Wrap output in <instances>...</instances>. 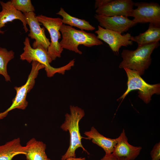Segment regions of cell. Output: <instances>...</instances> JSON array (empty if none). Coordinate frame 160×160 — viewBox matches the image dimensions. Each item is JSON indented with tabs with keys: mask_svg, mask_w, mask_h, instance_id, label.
<instances>
[{
	"mask_svg": "<svg viewBox=\"0 0 160 160\" xmlns=\"http://www.w3.org/2000/svg\"><path fill=\"white\" fill-rule=\"evenodd\" d=\"M70 113L65 114V121L60 126L63 131H68L70 136L69 147L62 156L61 160H65L71 157L76 158L75 151L79 148H81L83 151L89 154L82 145L81 140L84 137L81 136L79 131V123L84 116V111L81 108L74 105H70Z\"/></svg>",
	"mask_w": 160,
	"mask_h": 160,
	"instance_id": "6da1fadb",
	"label": "cell"
},
{
	"mask_svg": "<svg viewBox=\"0 0 160 160\" xmlns=\"http://www.w3.org/2000/svg\"><path fill=\"white\" fill-rule=\"evenodd\" d=\"M159 45L158 42L138 46L135 50H123L121 53L123 60L119 68L135 70L140 76L143 75L151 63V54Z\"/></svg>",
	"mask_w": 160,
	"mask_h": 160,
	"instance_id": "7a4b0ae2",
	"label": "cell"
},
{
	"mask_svg": "<svg viewBox=\"0 0 160 160\" xmlns=\"http://www.w3.org/2000/svg\"><path fill=\"white\" fill-rule=\"evenodd\" d=\"M60 31L62 34V39L59 44L62 47L79 54H82L78 49L79 45L90 47L103 44L94 33L78 30L68 25L63 24Z\"/></svg>",
	"mask_w": 160,
	"mask_h": 160,
	"instance_id": "3957f363",
	"label": "cell"
},
{
	"mask_svg": "<svg viewBox=\"0 0 160 160\" xmlns=\"http://www.w3.org/2000/svg\"><path fill=\"white\" fill-rule=\"evenodd\" d=\"M23 43L24 51L20 55V59L26 60L29 63L33 61H36L43 65L48 77L53 76L57 73L64 74L66 71L70 70L74 65V61L71 60L64 66L58 68L53 67L50 64L52 60L49 56L47 50L41 46L33 48L30 44L28 37L25 38Z\"/></svg>",
	"mask_w": 160,
	"mask_h": 160,
	"instance_id": "277c9868",
	"label": "cell"
},
{
	"mask_svg": "<svg viewBox=\"0 0 160 160\" xmlns=\"http://www.w3.org/2000/svg\"><path fill=\"white\" fill-rule=\"evenodd\" d=\"M124 69L127 76V88L125 92L118 100L122 99L123 100L131 91L138 90L139 97L145 103L148 104L151 100V97L153 94H160V84H148L141 77L137 71L127 68Z\"/></svg>",
	"mask_w": 160,
	"mask_h": 160,
	"instance_id": "5b68a950",
	"label": "cell"
},
{
	"mask_svg": "<svg viewBox=\"0 0 160 160\" xmlns=\"http://www.w3.org/2000/svg\"><path fill=\"white\" fill-rule=\"evenodd\" d=\"M31 65V72L25 84L20 87H15L16 95L12 100L11 105L6 111L0 113V117L2 119L5 117L9 111L16 108L24 110L28 106V102L26 100L27 94L34 87L39 71L44 68L43 65L36 61H33Z\"/></svg>",
	"mask_w": 160,
	"mask_h": 160,
	"instance_id": "8992f818",
	"label": "cell"
},
{
	"mask_svg": "<svg viewBox=\"0 0 160 160\" xmlns=\"http://www.w3.org/2000/svg\"><path fill=\"white\" fill-rule=\"evenodd\" d=\"M36 17L39 23L47 29L50 34L51 42L47 49L49 56L52 60L57 57H60L63 49L59 41L61 37L60 30L63 24L62 19L49 17L43 15H39Z\"/></svg>",
	"mask_w": 160,
	"mask_h": 160,
	"instance_id": "52a82bcc",
	"label": "cell"
},
{
	"mask_svg": "<svg viewBox=\"0 0 160 160\" xmlns=\"http://www.w3.org/2000/svg\"><path fill=\"white\" fill-rule=\"evenodd\" d=\"M137 8L133 9L129 17L135 25L138 23H152L160 25V6L158 3L141 2L134 3Z\"/></svg>",
	"mask_w": 160,
	"mask_h": 160,
	"instance_id": "ba28073f",
	"label": "cell"
},
{
	"mask_svg": "<svg viewBox=\"0 0 160 160\" xmlns=\"http://www.w3.org/2000/svg\"><path fill=\"white\" fill-rule=\"evenodd\" d=\"M95 33L97 34L98 38L107 43L116 54H119V49L122 46L127 47L133 44L131 40L132 36L129 33L122 35L120 33L104 28L99 25Z\"/></svg>",
	"mask_w": 160,
	"mask_h": 160,
	"instance_id": "9c48e42d",
	"label": "cell"
},
{
	"mask_svg": "<svg viewBox=\"0 0 160 160\" xmlns=\"http://www.w3.org/2000/svg\"><path fill=\"white\" fill-rule=\"evenodd\" d=\"M134 2L131 0H111L96 9L97 14L106 16H129L133 9Z\"/></svg>",
	"mask_w": 160,
	"mask_h": 160,
	"instance_id": "30bf717a",
	"label": "cell"
},
{
	"mask_svg": "<svg viewBox=\"0 0 160 160\" xmlns=\"http://www.w3.org/2000/svg\"><path fill=\"white\" fill-rule=\"evenodd\" d=\"M24 14L30 29L28 36L35 40L33 44V48H35L41 46L47 50L50 42L46 36L45 28L40 27L41 24L39 22L36 14L34 12H31Z\"/></svg>",
	"mask_w": 160,
	"mask_h": 160,
	"instance_id": "8fae6325",
	"label": "cell"
},
{
	"mask_svg": "<svg viewBox=\"0 0 160 160\" xmlns=\"http://www.w3.org/2000/svg\"><path fill=\"white\" fill-rule=\"evenodd\" d=\"M94 17L101 27L121 33L135 25L132 20L126 16L108 17L96 14Z\"/></svg>",
	"mask_w": 160,
	"mask_h": 160,
	"instance_id": "7c38bea8",
	"label": "cell"
},
{
	"mask_svg": "<svg viewBox=\"0 0 160 160\" xmlns=\"http://www.w3.org/2000/svg\"><path fill=\"white\" fill-rule=\"evenodd\" d=\"M2 10L0 12V33L3 34L4 32L1 30L6 24L15 20L21 21L25 32L28 31L27 25V23L24 15L17 10L12 5L11 1L4 2L0 1Z\"/></svg>",
	"mask_w": 160,
	"mask_h": 160,
	"instance_id": "4fadbf2b",
	"label": "cell"
},
{
	"mask_svg": "<svg viewBox=\"0 0 160 160\" xmlns=\"http://www.w3.org/2000/svg\"><path fill=\"white\" fill-rule=\"evenodd\" d=\"M142 148L141 146H135L129 143L123 129L118 137L117 143L112 153L116 158L124 157L133 160L140 154Z\"/></svg>",
	"mask_w": 160,
	"mask_h": 160,
	"instance_id": "5bb4252c",
	"label": "cell"
},
{
	"mask_svg": "<svg viewBox=\"0 0 160 160\" xmlns=\"http://www.w3.org/2000/svg\"><path fill=\"white\" fill-rule=\"evenodd\" d=\"M84 135L86 139L91 140L92 142L103 149L105 154L112 153L118 141V138L112 139L104 136L100 134L94 127L90 131H86Z\"/></svg>",
	"mask_w": 160,
	"mask_h": 160,
	"instance_id": "9a60e30c",
	"label": "cell"
},
{
	"mask_svg": "<svg viewBox=\"0 0 160 160\" xmlns=\"http://www.w3.org/2000/svg\"><path fill=\"white\" fill-rule=\"evenodd\" d=\"M27 160H50L45 153L46 145L41 141L33 138L27 143L25 146Z\"/></svg>",
	"mask_w": 160,
	"mask_h": 160,
	"instance_id": "2e32d148",
	"label": "cell"
},
{
	"mask_svg": "<svg viewBox=\"0 0 160 160\" xmlns=\"http://www.w3.org/2000/svg\"><path fill=\"white\" fill-rule=\"evenodd\" d=\"M25 146H22L19 138L8 142L0 145V160H12L18 154L26 153Z\"/></svg>",
	"mask_w": 160,
	"mask_h": 160,
	"instance_id": "e0dca14e",
	"label": "cell"
},
{
	"mask_svg": "<svg viewBox=\"0 0 160 160\" xmlns=\"http://www.w3.org/2000/svg\"><path fill=\"white\" fill-rule=\"evenodd\" d=\"M160 40V25L149 23L148 29L138 35L131 36V40L136 42L138 46L158 42Z\"/></svg>",
	"mask_w": 160,
	"mask_h": 160,
	"instance_id": "ac0fdd59",
	"label": "cell"
},
{
	"mask_svg": "<svg viewBox=\"0 0 160 160\" xmlns=\"http://www.w3.org/2000/svg\"><path fill=\"white\" fill-rule=\"evenodd\" d=\"M56 14L62 17V22L63 24L68 25L72 27H76L83 31H93L95 29V27L90 24L88 21L71 16L62 7H61L60 11Z\"/></svg>",
	"mask_w": 160,
	"mask_h": 160,
	"instance_id": "d6986e66",
	"label": "cell"
},
{
	"mask_svg": "<svg viewBox=\"0 0 160 160\" xmlns=\"http://www.w3.org/2000/svg\"><path fill=\"white\" fill-rule=\"evenodd\" d=\"M14 54L13 51H8L6 48L0 47V74L4 77L7 81H11L7 66L9 61L14 58Z\"/></svg>",
	"mask_w": 160,
	"mask_h": 160,
	"instance_id": "ffe728a7",
	"label": "cell"
},
{
	"mask_svg": "<svg viewBox=\"0 0 160 160\" xmlns=\"http://www.w3.org/2000/svg\"><path fill=\"white\" fill-rule=\"evenodd\" d=\"M14 7L18 11L25 13L34 12L35 8L30 0H12Z\"/></svg>",
	"mask_w": 160,
	"mask_h": 160,
	"instance_id": "44dd1931",
	"label": "cell"
},
{
	"mask_svg": "<svg viewBox=\"0 0 160 160\" xmlns=\"http://www.w3.org/2000/svg\"><path fill=\"white\" fill-rule=\"evenodd\" d=\"M151 160H159L160 159V142L155 144L151 152Z\"/></svg>",
	"mask_w": 160,
	"mask_h": 160,
	"instance_id": "7402d4cb",
	"label": "cell"
},
{
	"mask_svg": "<svg viewBox=\"0 0 160 160\" xmlns=\"http://www.w3.org/2000/svg\"><path fill=\"white\" fill-rule=\"evenodd\" d=\"M111 0H96L95 4V9L100 7L104 4L109 2Z\"/></svg>",
	"mask_w": 160,
	"mask_h": 160,
	"instance_id": "603a6c76",
	"label": "cell"
},
{
	"mask_svg": "<svg viewBox=\"0 0 160 160\" xmlns=\"http://www.w3.org/2000/svg\"><path fill=\"white\" fill-rule=\"evenodd\" d=\"M117 159L112 153L109 154H105V155L100 160H116Z\"/></svg>",
	"mask_w": 160,
	"mask_h": 160,
	"instance_id": "cb8c5ba5",
	"label": "cell"
},
{
	"mask_svg": "<svg viewBox=\"0 0 160 160\" xmlns=\"http://www.w3.org/2000/svg\"><path fill=\"white\" fill-rule=\"evenodd\" d=\"M65 160H86L85 158H74L73 157L69 158Z\"/></svg>",
	"mask_w": 160,
	"mask_h": 160,
	"instance_id": "d4e9b609",
	"label": "cell"
},
{
	"mask_svg": "<svg viewBox=\"0 0 160 160\" xmlns=\"http://www.w3.org/2000/svg\"><path fill=\"white\" fill-rule=\"evenodd\" d=\"M116 160H129V159L126 157H122L118 158Z\"/></svg>",
	"mask_w": 160,
	"mask_h": 160,
	"instance_id": "484cf974",
	"label": "cell"
}]
</instances>
